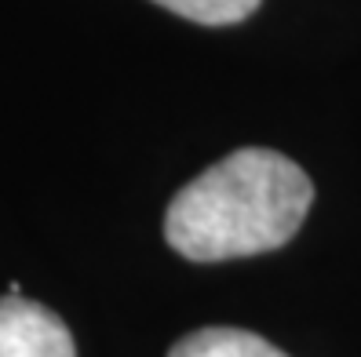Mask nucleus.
<instances>
[{"instance_id":"obj_3","label":"nucleus","mask_w":361,"mask_h":357,"mask_svg":"<svg viewBox=\"0 0 361 357\" xmlns=\"http://www.w3.org/2000/svg\"><path fill=\"white\" fill-rule=\"evenodd\" d=\"M168 357H288L263 335L245 328H201L168 350Z\"/></svg>"},{"instance_id":"obj_4","label":"nucleus","mask_w":361,"mask_h":357,"mask_svg":"<svg viewBox=\"0 0 361 357\" xmlns=\"http://www.w3.org/2000/svg\"><path fill=\"white\" fill-rule=\"evenodd\" d=\"M154 4L201 26H233V23H245L263 0H154Z\"/></svg>"},{"instance_id":"obj_1","label":"nucleus","mask_w":361,"mask_h":357,"mask_svg":"<svg viewBox=\"0 0 361 357\" xmlns=\"http://www.w3.org/2000/svg\"><path fill=\"white\" fill-rule=\"evenodd\" d=\"M314 182L278 150L245 146L186 182L164 212V241L190 263H226L288 244Z\"/></svg>"},{"instance_id":"obj_2","label":"nucleus","mask_w":361,"mask_h":357,"mask_svg":"<svg viewBox=\"0 0 361 357\" xmlns=\"http://www.w3.org/2000/svg\"><path fill=\"white\" fill-rule=\"evenodd\" d=\"M0 357H77V346L55 310L23 296H4L0 299Z\"/></svg>"}]
</instances>
